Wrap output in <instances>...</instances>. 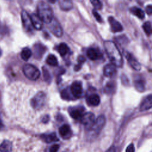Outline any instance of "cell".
<instances>
[{
  "label": "cell",
  "mask_w": 152,
  "mask_h": 152,
  "mask_svg": "<svg viewBox=\"0 0 152 152\" xmlns=\"http://www.w3.org/2000/svg\"><path fill=\"white\" fill-rule=\"evenodd\" d=\"M42 48H43V46L40 45V44H37L35 46V48H34V49H35V55H36V56L40 57L43 54L45 50H40V49H42Z\"/></svg>",
  "instance_id": "30"
},
{
  "label": "cell",
  "mask_w": 152,
  "mask_h": 152,
  "mask_svg": "<svg viewBox=\"0 0 152 152\" xmlns=\"http://www.w3.org/2000/svg\"><path fill=\"white\" fill-rule=\"evenodd\" d=\"M23 71L27 78L33 81L37 80L40 75L38 68L30 64H25L23 68Z\"/></svg>",
  "instance_id": "3"
},
{
  "label": "cell",
  "mask_w": 152,
  "mask_h": 152,
  "mask_svg": "<svg viewBox=\"0 0 152 152\" xmlns=\"http://www.w3.org/2000/svg\"><path fill=\"white\" fill-rule=\"evenodd\" d=\"M58 51L61 56H64L68 53L69 51V48L65 43H62L58 46Z\"/></svg>",
  "instance_id": "24"
},
{
  "label": "cell",
  "mask_w": 152,
  "mask_h": 152,
  "mask_svg": "<svg viewBox=\"0 0 152 152\" xmlns=\"http://www.w3.org/2000/svg\"><path fill=\"white\" fill-rule=\"evenodd\" d=\"M87 56L91 60H97L102 56V53L99 49L90 48L87 50Z\"/></svg>",
  "instance_id": "11"
},
{
  "label": "cell",
  "mask_w": 152,
  "mask_h": 152,
  "mask_svg": "<svg viewBox=\"0 0 152 152\" xmlns=\"http://www.w3.org/2000/svg\"><path fill=\"white\" fill-rule=\"evenodd\" d=\"M1 55H2V50H1V49H0V57H1Z\"/></svg>",
  "instance_id": "38"
},
{
  "label": "cell",
  "mask_w": 152,
  "mask_h": 152,
  "mask_svg": "<svg viewBox=\"0 0 152 152\" xmlns=\"http://www.w3.org/2000/svg\"><path fill=\"white\" fill-rule=\"evenodd\" d=\"M84 110V108L82 106L78 107H71L69 112L70 116L75 119H80L81 118L82 116L83 115V112Z\"/></svg>",
  "instance_id": "10"
},
{
  "label": "cell",
  "mask_w": 152,
  "mask_h": 152,
  "mask_svg": "<svg viewBox=\"0 0 152 152\" xmlns=\"http://www.w3.org/2000/svg\"><path fill=\"white\" fill-rule=\"evenodd\" d=\"M59 4L60 8L62 10L68 11L72 8V2L71 1H60Z\"/></svg>",
  "instance_id": "22"
},
{
  "label": "cell",
  "mask_w": 152,
  "mask_h": 152,
  "mask_svg": "<svg viewBox=\"0 0 152 152\" xmlns=\"http://www.w3.org/2000/svg\"><path fill=\"white\" fill-rule=\"evenodd\" d=\"M42 138L44 141L48 143H50L52 142H55L58 141V138L55 133L53 132L49 134H43L41 136Z\"/></svg>",
  "instance_id": "19"
},
{
  "label": "cell",
  "mask_w": 152,
  "mask_h": 152,
  "mask_svg": "<svg viewBox=\"0 0 152 152\" xmlns=\"http://www.w3.org/2000/svg\"><path fill=\"white\" fill-rule=\"evenodd\" d=\"M46 61L48 64L51 66H56L58 65L57 58L54 55L52 54H50L48 56Z\"/></svg>",
  "instance_id": "25"
},
{
  "label": "cell",
  "mask_w": 152,
  "mask_h": 152,
  "mask_svg": "<svg viewBox=\"0 0 152 152\" xmlns=\"http://www.w3.org/2000/svg\"><path fill=\"white\" fill-rule=\"evenodd\" d=\"M104 47L111 64L115 66L121 67L123 65L122 56L116 45L112 41L107 40L104 42Z\"/></svg>",
  "instance_id": "1"
},
{
  "label": "cell",
  "mask_w": 152,
  "mask_h": 152,
  "mask_svg": "<svg viewBox=\"0 0 152 152\" xmlns=\"http://www.w3.org/2000/svg\"><path fill=\"white\" fill-rule=\"evenodd\" d=\"M37 15L42 22L49 24L53 20V15L52 8L45 2H40L37 5Z\"/></svg>",
  "instance_id": "2"
},
{
  "label": "cell",
  "mask_w": 152,
  "mask_h": 152,
  "mask_svg": "<svg viewBox=\"0 0 152 152\" xmlns=\"http://www.w3.org/2000/svg\"><path fill=\"white\" fill-rule=\"evenodd\" d=\"M116 73V66L112 64H107L104 66L103 69V74L107 77H112L115 75Z\"/></svg>",
  "instance_id": "14"
},
{
  "label": "cell",
  "mask_w": 152,
  "mask_h": 152,
  "mask_svg": "<svg viewBox=\"0 0 152 152\" xmlns=\"http://www.w3.org/2000/svg\"><path fill=\"white\" fill-rule=\"evenodd\" d=\"M134 151H135V148H134V145L132 144H129L126 149V152H134Z\"/></svg>",
  "instance_id": "34"
},
{
  "label": "cell",
  "mask_w": 152,
  "mask_h": 152,
  "mask_svg": "<svg viewBox=\"0 0 152 152\" xmlns=\"http://www.w3.org/2000/svg\"><path fill=\"white\" fill-rule=\"evenodd\" d=\"M59 132L60 135L64 138H68L71 137V131L68 125H63L59 129Z\"/></svg>",
  "instance_id": "17"
},
{
  "label": "cell",
  "mask_w": 152,
  "mask_h": 152,
  "mask_svg": "<svg viewBox=\"0 0 152 152\" xmlns=\"http://www.w3.org/2000/svg\"><path fill=\"white\" fill-rule=\"evenodd\" d=\"M46 101V96L44 93L40 91L35 95L31 100V106L35 109H39L43 107Z\"/></svg>",
  "instance_id": "4"
},
{
  "label": "cell",
  "mask_w": 152,
  "mask_h": 152,
  "mask_svg": "<svg viewBox=\"0 0 152 152\" xmlns=\"http://www.w3.org/2000/svg\"><path fill=\"white\" fill-rule=\"evenodd\" d=\"M59 148V145L58 144H53L52 145L49 149V152H57Z\"/></svg>",
  "instance_id": "33"
},
{
  "label": "cell",
  "mask_w": 152,
  "mask_h": 152,
  "mask_svg": "<svg viewBox=\"0 0 152 152\" xmlns=\"http://www.w3.org/2000/svg\"><path fill=\"white\" fill-rule=\"evenodd\" d=\"M80 119L82 124L89 129L95 121V117L93 113L87 112L83 114Z\"/></svg>",
  "instance_id": "8"
},
{
  "label": "cell",
  "mask_w": 152,
  "mask_h": 152,
  "mask_svg": "<svg viewBox=\"0 0 152 152\" xmlns=\"http://www.w3.org/2000/svg\"><path fill=\"white\" fill-rule=\"evenodd\" d=\"M100 100L99 96L96 94H93L89 96L87 99V103L88 105L91 106H98L100 103Z\"/></svg>",
  "instance_id": "18"
},
{
  "label": "cell",
  "mask_w": 152,
  "mask_h": 152,
  "mask_svg": "<svg viewBox=\"0 0 152 152\" xmlns=\"http://www.w3.org/2000/svg\"><path fill=\"white\" fill-rule=\"evenodd\" d=\"M12 150V144L8 140L4 141L0 144V152H11Z\"/></svg>",
  "instance_id": "20"
},
{
  "label": "cell",
  "mask_w": 152,
  "mask_h": 152,
  "mask_svg": "<svg viewBox=\"0 0 152 152\" xmlns=\"http://www.w3.org/2000/svg\"><path fill=\"white\" fill-rule=\"evenodd\" d=\"M21 17L22 23L24 29L28 32L31 31L33 29V26L31 23L30 15L26 11L23 10L21 13Z\"/></svg>",
  "instance_id": "6"
},
{
  "label": "cell",
  "mask_w": 152,
  "mask_h": 152,
  "mask_svg": "<svg viewBox=\"0 0 152 152\" xmlns=\"http://www.w3.org/2000/svg\"><path fill=\"white\" fill-rule=\"evenodd\" d=\"M90 2L95 9L100 10L102 8V3L101 1L97 0H93L91 1Z\"/></svg>",
  "instance_id": "31"
},
{
  "label": "cell",
  "mask_w": 152,
  "mask_h": 152,
  "mask_svg": "<svg viewBox=\"0 0 152 152\" xmlns=\"http://www.w3.org/2000/svg\"><path fill=\"white\" fill-rule=\"evenodd\" d=\"M106 152H116V149L114 146H111L107 151Z\"/></svg>",
  "instance_id": "36"
},
{
  "label": "cell",
  "mask_w": 152,
  "mask_h": 152,
  "mask_svg": "<svg viewBox=\"0 0 152 152\" xmlns=\"http://www.w3.org/2000/svg\"><path fill=\"white\" fill-rule=\"evenodd\" d=\"M108 21L110 23L111 30L113 32H120L123 30V27L122 25L113 17H109L108 18Z\"/></svg>",
  "instance_id": "13"
},
{
  "label": "cell",
  "mask_w": 152,
  "mask_h": 152,
  "mask_svg": "<svg viewBox=\"0 0 152 152\" xmlns=\"http://www.w3.org/2000/svg\"><path fill=\"white\" fill-rule=\"evenodd\" d=\"M31 23L33 26V28L36 30H41L42 28V21L39 17V16L36 14H32L30 15Z\"/></svg>",
  "instance_id": "15"
},
{
  "label": "cell",
  "mask_w": 152,
  "mask_h": 152,
  "mask_svg": "<svg viewBox=\"0 0 152 152\" xmlns=\"http://www.w3.org/2000/svg\"><path fill=\"white\" fill-rule=\"evenodd\" d=\"M70 91L72 95L75 98H80L83 93V87L80 81H74L71 86Z\"/></svg>",
  "instance_id": "7"
},
{
  "label": "cell",
  "mask_w": 152,
  "mask_h": 152,
  "mask_svg": "<svg viewBox=\"0 0 152 152\" xmlns=\"http://www.w3.org/2000/svg\"><path fill=\"white\" fill-rule=\"evenodd\" d=\"M145 10H146L145 11H146L148 15H151V13H152V6H151V5H149L147 7H146Z\"/></svg>",
  "instance_id": "35"
},
{
  "label": "cell",
  "mask_w": 152,
  "mask_h": 152,
  "mask_svg": "<svg viewBox=\"0 0 152 152\" xmlns=\"http://www.w3.org/2000/svg\"><path fill=\"white\" fill-rule=\"evenodd\" d=\"M151 106H152V97H151V95L150 94L147 97H146L141 103L140 110L144 111V110H148L151 107Z\"/></svg>",
  "instance_id": "16"
},
{
  "label": "cell",
  "mask_w": 152,
  "mask_h": 152,
  "mask_svg": "<svg viewBox=\"0 0 152 152\" xmlns=\"http://www.w3.org/2000/svg\"><path fill=\"white\" fill-rule=\"evenodd\" d=\"M135 87L136 89L140 91H142L144 90V84L142 80H137L135 82Z\"/></svg>",
  "instance_id": "29"
},
{
  "label": "cell",
  "mask_w": 152,
  "mask_h": 152,
  "mask_svg": "<svg viewBox=\"0 0 152 152\" xmlns=\"http://www.w3.org/2000/svg\"><path fill=\"white\" fill-rule=\"evenodd\" d=\"M125 57L126 59L128 60V62H129V65L135 70L139 71L141 69V65L138 62V61L129 53L127 52L125 54Z\"/></svg>",
  "instance_id": "12"
},
{
  "label": "cell",
  "mask_w": 152,
  "mask_h": 152,
  "mask_svg": "<svg viewBox=\"0 0 152 152\" xmlns=\"http://www.w3.org/2000/svg\"><path fill=\"white\" fill-rule=\"evenodd\" d=\"M144 31L146 33L147 36H150L151 33V23L150 21H147L145 22L143 26H142Z\"/></svg>",
  "instance_id": "27"
},
{
  "label": "cell",
  "mask_w": 152,
  "mask_h": 152,
  "mask_svg": "<svg viewBox=\"0 0 152 152\" xmlns=\"http://www.w3.org/2000/svg\"><path fill=\"white\" fill-rule=\"evenodd\" d=\"M86 61V58L83 55H81V56H79L78 58V64L75 65V68H74V69L75 71H78L81 67V65Z\"/></svg>",
  "instance_id": "28"
},
{
  "label": "cell",
  "mask_w": 152,
  "mask_h": 152,
  "mask_svg": "<svg viewBox=\"0 0 152 152\" xmlns=\"http://www.w3.org/2000/svg\"><path fill=\"white\" fill-rule=\"evenodd\" d=\"M31 50L28 48H24L21 52V57L24 60L27 61L31 56Z\"/></svg>",
  "instance_id": "23"
},
{
  "label": "cell",
  "mask_w": 152,
  "mask_h": 152,
  "mask_svg": "<svg viewBox=\"0 0 152 152\" xmlns=\"http://www.w3.org/2000/svg\"><path fill=\"white\" fill-rule=\"evenodd\" d=\"M105 122L106 119L104 115H102L99 116L96 119H95L93 124L89 129L90 132H92L94 135H97L105 125Z\"/></svg>",
  "instance_id": "5"
},
{
  "label": "cell",
  "mask_w": 152,
  "mask_h": 152,
  "mask_svg": "<svg viewBox=\"0 0 152 152\" xmlns=\"http://www.w3.org/2000/svg\"><path fill=\"white\" fill-rule=\"evenodd\" d=\"M104 92L107 93V94H110L112 93V92H113L114 90H115V84L113 82H109L105 86V88L104 89Z\"/></svg>",
  "instance_id": "26"
},
{
  "label": "cell",
  "mask_w": 152,
  "mask_h": 152,
  "mask_svg": "<svg viewBox=\"0 0 152 152\" xmlns=\"http://www.w3.org/2000/svg\"><path fill=\"white\" fill-rule=\"evenodd\" d=\"M93 14L94 17L96 18V20H97L98 22L102 23V22L103 21V20H102V17L100 15V14H99L96 10H93Z\"/></svg>",
  "instance_id": "32"
},
{
  "label": "cell",
  "mask_w": 152,
  "mask_h": 152,
  "mask_svg": "<svg viewBox=\"0 0 152 152\" xmlns=\"http://www.w3.org/2000/svg\"><path fill=\"white\" fill-rule=\"evenodd\" d=\"M130 11L131 13H132L134 15H136L140 19H142L144 18V12L140 8L136 7H132L130 8Z\"/></svg>",
  "instance_id": "21"
},
{
  "label": "cell",
  "mask_w": 152,
  "mask_h": 152,
  "mask_svg": "<svg viewBox=\"0 0 152 152\" xmlns=\"http://www.w3.org/2000/svg\"><path fill=\"white\" fill-rule=\"evenodd\" d=\"M2 126H3L2 122V121H1V119H0V129H1V128H2Z\"/></svg>",
  "instance_id": "37"
},
{
  "label": "cell",
  "mask_w": 152,
  "mask_h": 152,
  "mask_svg": "<svg viewBox=\"0 0 152 152\" xmlns=\"http://www.w3.org/2000/svg\"><path fill=\"white\" fill-rule=\"evenodd\" d=\"M49 24H50L49 29L55 36L57 37H61L62 35V28L59 23L56 20L53 19L52 21Z\"/></svg>",
  "instance_id": "9"
}]
</instances>
